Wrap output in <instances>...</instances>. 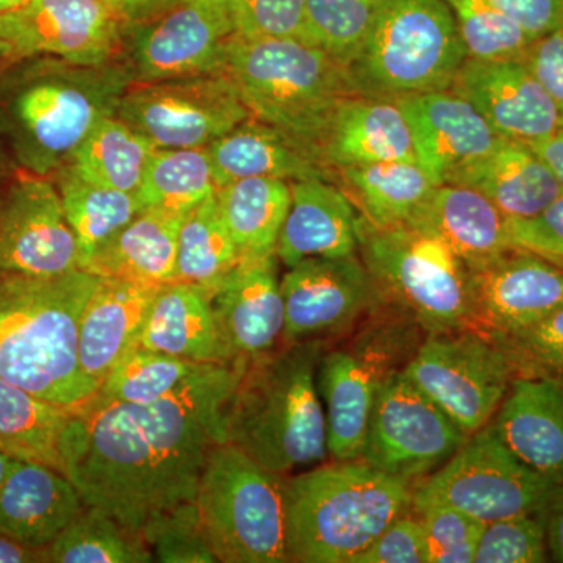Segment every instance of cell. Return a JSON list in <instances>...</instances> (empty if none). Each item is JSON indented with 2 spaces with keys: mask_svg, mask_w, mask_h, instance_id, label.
<instances>
[{
  "mask_svg": "<svg viewBox=\"0 0 563 563\" xmlns=\"http://www.w3.org/2000/svg\"><path fill=\"white\" fill-rule=\"evenodd\" d=\"M247 361L213 365L151 404L95 396L73 409L60 442L62 472L85 504L141 533L192 503Z\"/></svg>",
  "mask_w": 563,
  "mask_h": 563,
  "instance_id": "cell-1",
  "label": "cell"
},
{
  "mask_svg": "<svg viewBox=\"0 0 563 563\" xmlns=\"http://www.w3.org/2000/svg\"><path fill=\"white\" fill-rule=\"evenodd\" d=\"M0 73V135L25 173L62 172L103 118L114 117L129 85L124 62L80 65L38 55Z\"/></svg>",
  "mask_w": 563,
  "mask_h": 563,
  "instance_id": "cell-2",
  "label": "cell"
},
{
  "mask_svg": "<svg viewBox=\"0 0 563 563\" xmlns=\"http://www.w3.org/2000/svg\"><path fill=\"white\" fill-rule=\"evenodd\" d=\"M99 277L0 269V379L76 409L98 391L79 365V324Z\"/></svg>",
  "mask_w": 563,
  "mask_h": 563,
  "instance_id": "cell-3",
  "label": "cell"
},
{
  "mask_svg": "<svg viewBox=\"0 0 563 563\" xmlns=\"http://www.w3.org/2000/svg\"><path fill=\"white\" fill-rule=\"evenodd\" d=\"M321 343L285 344L284 350L247 362L225 406L224 442L282 476L329 457L317 385Z\"/></svg>",
  "mask_w": 563,
  "mask_h": 563,
  "instance_id": "cell-4",
  "label": "cell"
},
{
  "mask_svg": "<svg viewBox=\"0 0 563 563\" xmlns=\"http://www.w3.org/2000/svg\"><path fill=\"white\" fill-rule=\"evenodd\" d=\"M409 481L363 461H333L287 476L290 562L354 563L398 518L413 510Z\"/></svg>",
  "mask_w": 563,
  "mask_h": 563,
  "instance_id": "cell-5",
  "label": "cell"
},
{
  "mask_svg": "<svg viewBox=\"0 0 563 563\" xmlns=\"http://www.w3.org/2000/svg\"><path fill=\"white\" fill-rule=\"evenodd\" d=\"M224 70L251 117L290 136L322 165L332 118L357 96L347 66L299 38L232 36Z\"/></svg>",
  "mask_w": 563,
  "mask_h": 563,
  "instance_id": "cell-6",
  "label": "cell"
},
{
  "mask_svg": "<svg viewBox=\"0 0 563 563\" xmlns=\"http://www.w3.org/2000/svg\"><path fill=\"white\" fill-rule=\"evenodd\" d=\"M358 254L380 301L422 332L473 328L472 273L435 233L410 221L376 228L362 218Z\"/></svg>",
  "mask_w": 563,
  "mask_h": 563,
  "instance_id": "cell-7",
  "label": "cell"
},
{
  "mask_svg": "<svg viewBox=\"0 0 563 563\" xmlns=\"http://www.w3.org/2000/svg\"><path fill=\"white\" fill-rule=\"evenodd\" d=\"M466 58L444 0H380L368 38L347 69L357 95L395 101L450 90Z\"/></svg>",
  "mask_w": 563,
  "mask_h": 563,
  "instance_id": "cell-8",
  "label": "cell"
},
{
  "mask_svg": "<svg viewBox=\"0 0 563 563\" xmlns=\"http://www.w3.org/2000/svg\"><path fill=\"white\" fill-rule=\"evenodd\" d=\"M287 476L269 472L232 443L213 446L196 507L221 563H287Z\"/></svg>",
  "mask_w": 563,
  "mask_h": 563,
  "instance_id": "cell-9",
  "label": "cell"
},
{
  "mask_svg": "<svg viewBox=\"0 0 563 563\" xmlns=\"http://www.w3.org/2000/svg\"><path fill=\"white\" fill-rule=\"evenodd\" d=\"M372 320L347 346L322 352L318 363L317 385L333 461H361L380 385L401 372L404 357H412L418 347V325L395 307L388 317Z\"/></svg>",
  "mask_w": 563,
  "mask_h": 563,
  "instance_id": "cell-10",
  "label": "cell"
},
{
  "mask_svg": "<svg viewBox=\"0 0 563 563\" xmlns=\"http://www.w3.org/2000/svg\"><path fill=\"white\" fill-rule=\"evenodd\" d=\"M401 374L466 435L493 420L515 377L503 347L474 328L426 336Z\"/></svg>",
  "mask_w": 563,
  "mask_h": 563,
  "instance_id": "cell-11",
  "label": "cell"
},
{
  "mask_svg": "<svg viewBox=\"0 0 563 563\" xmlns=\"http://www.w3.org/2000/svg\"><path fill=\"white\" fill-rule=\"evenodd\" d=\"M503 443L490 422L413 492V507L442 504L483 521L540 514L554 488Z\"/></svg>",
  "mask_w": 563,
  "mask_h": 563,
  "instance_id": "cell-12",
  "label": "cell"
},
{
  "mask_svg": "<svg viewBox=\"0 0 563 563\" xmlns=\"http://www.w3.org/2000/svg\"><path fill=\"white\" fill-rule=\"evenodd\" d=\"M157 150L207 147L251 118L225 70L139 84L122 95L117 114Z\"/></svg>",
  "mask_w": 563,
  "mask_h": 563,
  "instance_id": "cell-13",
  "label": "cell"
},
{
  "mask_svg": "<svg viewBox=\"0 0 563 563\" xmlns=\"http://www.w3.org/2000/svg\"><path fill=\"white\" fill-rule=\"evenodd\" d=\"M468 439L435 402L396 372L377 391L361 461L412 483L442 468Z\"/></svg>",
  "mask_w": 563,
  "mask_h": 563,
  "instance_id": "cell-14",
  "label": "cell"
},
{
  "mask_svg": "<svg viewBox=\"0 0 563 563\" xmlns=\"http://www.w3.org/2000/svg\"><path fill=\"white\" fill-rule=\"evenodd\" d=\"M232 36L229 0H177L150 20L125 24L122 55L139 84L220 73Z\"/></svg>",
  "mask_w": 563,
  "mask_h": 563,
  "instance_id": "cell-15",
  "label": "cell"
},
{
  "mask_svg": "<svg viewBox=\"0 0 563 563\" xmlns=\"http://www.w3.org/2000/svg\"><path fill=\"white\" fill-rule=\"evenodd\" d=\"M124 25L102 0H27L0 13V43L11 62L49 55L101 65L122 52Z\"/></svg>",
  "mask_w": 563,
  "mask_h": 563,
  "instance_id": "cell-16",
  "label": "cell"
},
{
  "mask_svg": "<svg viewBox=\"0 0 563 563\" xmlns=\"http://www.w3.org/2000/svg\"><path fill=\"white\" fill-rule=\"evenodd\" d=\"M280 285L284 344L339 335L383 302L358 254L306 258L288 268Z\"/></svg>",
  "mask_w": 563,
  "mask_h": 563,
  "instance_id": "cell-17",
  "label": "cell"
},
{
  "mask_svg": "<svg viewBox=\"0 0 563 563\" xmlns=\"http://www.w3.org/2000/svg\"><path fill=\"white\" fill-rule=\"evenodd\" d=\"M0 269L54 277L79 272V244L60 191L47 177L25 173L0 206Z\"/></svg>",
  "mask_w": 563,
  "mask_h": 563,
  "instance_id": "cell-18",
  "label": "cell"
},
{
  "mask_svg": "<svg viewBox=\"0 0 563 563\" xmlns=\"http://www.w3.org/2000/svg\"><path fill=\"white\" fill-rule=\"evenodd\" d=\"M473 328L490 336L529 328L563 307V268L514 250L472 273Z\"/></svg>",
  "mask_w": 563,
  "mask_h": 563,
  "instance_id": "cell-19",
  "label": "cell"
},
{
  "mask_svg": "<svg viewBox=\"0 0 563 563\" xmlns=\"http://www.w3.org/2000/svg\"><path fill=\"white\" fill-rule=\"evenodd\" d=\"M450 90L472 103L501 139L539 143L563 125L523 60L466 58Z\"/></svg>",
  "mask_w": 563,
  "mask_h": 563,
  "instance_id": "cell-20",
  "label": "cell"
},
{
  "mask_svg": "<svg viewBox=\"0 0 563 563\" xmlns=\"http://www.w3.org/2000/svg\"><path fill=\"white\" fill-rule=\"evenodd\" d=\"M276 254L242 257L210 291L211 307L236 361H254L277 350L284 336V296Z\"/></svg>",
  "mask_w": 563,
  "mask_h": 563,
  "instance_id": "cell-21",
  "label": "cell"
},
{
  "mask_svg": "<svg viewBox=\"0 0 563 563\" xmlns=\"http://www.w3.org/2000/svg\"><path fill=\"white\" fill-rule=\"evenodd\" d=\"M412 132L418 165L435 185L504 140L472 103L451 90L395 99Z\"/></svg>",
  "mask_w": 563,
  "mask_h": 563,
  "instance_id": "cell-22",
  "label": "cell"
},
{
  "mask_svg": "<svg viewBox=\"0 0 563 563\" xmlns=\"http://www.w3.org/2000/svg\"><path fill=\"white\" fill-rule=\"evenodd\" d=\"M490 426L529 468L563 483V380L514 377Z\"/></svg>",
  "mask_w": 563,
  "mask_h": 563,
  "instance_id": "cell-23",
  "label": "cell"
},
{
  "mask_svg": "<svg viewBox=\"0 0 563 563\" xmlns=\"http://www.w3.org/2000/svg\"><path fill=\"white\" fill-rule=\"evenodd\" d=\"M291 203L276 255L287 268L306 258L358 254L361 213L346 192L325 179L290 181Z\"/></svg>",
  "mask_w": 563,
  "mask_h": 563,
  "instance_id": "cell-24",
  "label": "cell"
},
{
  "mask_svg": "<svg viewBox=\"0 0 563 563\" xmlns=\"http://www.w3.org/2000/svg\"><path fill=\"white\" fill-rule=\"evenodd\" d=\"M85 507L76 485L60 470L18 461L0 487V533L46 551Z\"/></svg>",
  "mask_w": 563,
  "mask_h": 563,
  "instance_id": "cell-25",
  "label": "cell"
},
{
  "mask_svg": "<svg viewBox=\"0 0 563 563\" xmlns=\"http://www.w3.org/2000/svg\"><path fill=\"white\" fill-rule=\"evenodd\" d=\"M162 285L121 279H99L79 324V365L92 384L139 344L147 314Z\"/></svg>",
  "mask_w": 563,
  "mask_h": 563,
  "instance_id": "cell-26",
  "label": "cell"
},
{
  "mask_svg": "<svg viewBox=\"0 0 563 563\" xmlns=\"http://www.w3.org/2000/svg\"><path fill=\"white\" fill-rule=\"evenodd\" d=\"M444 184L479 191L507 220L536 217L563 192L550 166L529 144L506 139L455 169Z\"/></svg>",
  "mask_w": 563,
  "mask_h": 563,
  "instance_id": "cell-27",
  "label": "cell"
},
{
  "mask_svg": "<svg viewBox=\"0 0 563 563\" xmlns=\"http://www.w3.org/2000/svg\"><path fill=\"white\" fill-rule=\"evenodd\" d=\"M321 162L335 174L347 166L417 162L401 107L391 99L352 96L332 118L322 140Z\"/></svg>",
  "mask_w": 563,
  "mask_h": 563,
  "instance_id": "cell-28",
  "label": "cell"
},
{
  "mask_svg": "<svg viewBox=\"0 0 563 563\" xmlns=\"http://www.w3.org/2000/svg\"><path fill=\"white\" fill-rule=\"evenodd\" d=\"M407 221L435 233L470 273L514 250L507 218L479 191L462 185H437Z\"/></svg>",
  "mask_w": 563,
  "mask_h": 563,
  "instance_id": "cell-29",
  "label": "cell"
},
{
  "mask_svg": "<svg viewBox=\"0 0 563 563\" xmlns=\"http://www.w3.org/2000/svg\"><path fill=\"white\" fill-rule=\"evenodd\" d=\"M139 344L206 365L236 362L222 339L210 291L184 282L158 288Z\"/></svg>",
  "mask_w": 563,
  "mask_h": 563,
  "instance_id": "cell-30",
  "label": "cell"
},
{
  "mask_svg": "<svg viewBox=\"0 0 563 563\" xmlns=\"http://www.w3.org/2000/svg\"><path fill=\"white\" fill-rule=\"evenodd\" d=\"M209 151L218 188L233 180L266 177L287 181L339 177L284 132L251 117L213 141Z\"/></svg>",
  "mask_w": 563,
  "mask_h": 563,
  "instance_id": "cell-31",
  "label": "cell"
},
{
  "mask_svg": "<svg viewBox=\"0 0 563 563\" xmlns=\"http://www.w3.org/2000/svg\"><path fill=\"white\" fill-rule=\"evenodd\" d=\"M180 214L140 211L124 229L96 252L84 272L99 279L165 285L176 280Z\"/></svg>",
  "mask_w": 563,
  "mask_h": 563,
  "instance_id": "cell-32",
  "label": "cell"
},
{
  "mask_svg": "<svg viewBox=\"0 0 563 563\" xmlns=\"http://www.w3.org/2000/svg\"><path fill=\"white\" fill-rule=\"evenodd\" d=\"M336 177L363 220L376 228L409 220L437 187L418 162L347 166Z\"/></svg>",
  "mask_w": 563,
  "mask_h": 563,
  "instance_id": "cell-33",
  "label": "cell"
},
{
  "mask_svg": "<svg viewBox=\"0 0 563 563\" xmlns=\"http://www.w3.org/2000/svg\"><path fill=\"white\" fill-rule=\"evenodd\" d=\"M218 206L242 257L276 254L291 203L290 181L251 177L218 188Z\"/></svg>",
  "mask_w": 563,
  "mask_h": 563,
  "instance_id": "cell-34",
  "label": "cell"
},
{
  "mask_svg": "<svg viewBox=\"0 0 563 563\" xmlns=\"http://www.w3.org/2000/svg\"><path fill=\"white\" fill-rule=\"evenodd\" d=\"M70 415L69 407L0 379V453L62 472L60 442Z\"/></svg>",
  "mask_w": 563,
  "mask_h": 563,
  "instance_id": "cell-35",
  "label": "cell"
},
{
  "mask_svg": "<svg viewBox=\"0 0 563 563\" xmlns=\"http://www.w3.org/2000/svg\"><path fill=\"white\" fill-rule=\"evenodd\" d=\"M157 147L118 117L103 118L70 158L81 179L113 190L139 191Z\"/></svg>",
  "mask_w": 563,
  "mask_h": 563,
  "instance_id": "cell-36",
  "label": "cell"
},
{
  "mask_svg": "<svg viewBox=\"0 0 563 563\" xmlns=\"http://www.w3.org/2000/svg\"><path fill=\"white\" fill-rule=\"evenodd\" d=\"M57 174L60 177L58 191L66 218L76 233L84 272L92 255L140 213L139 199L131 192L81 179L68 166Z\"/></svg>",
  "mask_w": 563,
  "mask_h": 563,
  "instance_id": "cell-37",
  "label": "cell"
},
{
  "mask_svg": "<svg viewBox=\"0 0 563 563\" xmlns=\"http://www.w3.org/2000/svg\"><path fill=\"white\" fill-rule=\"evenodd\" d=\"M240 262L242 254L225 228L214 192L181 221L174 282L213 291Z\"/></svg>",
  "mask_w": 563,
  "mask_h": 563,
  "instance_id": "cell-38",
  "label": "cell"
},
{
  "mask_svg": "<svg viewBox=\"0 0 563 563\" xmlns=\"http://www.w3.org/2000/svg\"><path fill=\"white\" fill-rule=\"evenodd\" d=\"M218 191L207 147L157 150L139 191L140 210L185 217Z\"/></svg>",
  "mask_w": 563,
  "mask_h": 563,
  "instance_id": "cell-39",
  "label": "cell"
},
{
  "mask_svg": "<svg viewBox=\"0 0 563 563\" xmlns=\"http://www.w3.org/2000/svg\"><path fill=\"white\" fill-rule=\"evenodd\" d=\"M154 554L141 533L125 528L109 514L87 506L46 548V562L147 563Z\"/></svg>",
  "mask_w": 563,
  "mask_h": 563,
  "instance_id": "cell-40",
  "label": "cell"
},
{
  "mask_svg": "<svg viewBox=\"0 0 563 563\" xmlns=\"http://www.w3.org/2000/svg\"><path fill=\"white\" fill-rule=\"evenodd\" d=\"M213 365L184 361L135 344L99 385L98 395L117 402L151 404L179 390Z\"/></svg>",
  "mask_w": 563,
  "mask_h": 563,
  "instance_id": "cell-41",
  "label": "cell"
},
{
  "mask_svg": "<svg viewBox=\"0 0 563 563\" xmlns=\"http://www.w3.org/2000/svg\"><path fill=\"white\" fill-rule=\"evenodd\" d=\"M379 3L380 0H306L299 40L350 66L368 38Z\"/></svg>",
  "mask_w": 563,
  "mask_h": 563,
  "instance_id": "cell-42",
  "label": "cell"
},
{
  "mask_svg": "<svg viewBox=\"0 0 563 563\" xmlns=\"http://www.w3.org/2000/svg\"><path fill=\"white\" fill-rule=\"evenodd\" d=\"M453 11L466 55L474 60H523L537 38L492 0H444Z\"/></svg>",
  "mask_w": 563,
  "mask_h": 563,
  "instance_id": "cell-43",
  "label": "cell"
},
{
  "mask_svg": "<svg viewBox=\"0 0 563 563\" xmlns=\"http://www.w3.org/2000/svg\"><path fill=\"white\" fill-rule=\"evenodd\" d=\"M492 339L506 352L515 377L563 380V307L529 328Z\"/></svg>",
  "mask_w": 563,
  "mask_h": 563,
  "instance_id": "cell-44",
  "label": "cell"
},
{
  "mask_svg": "<svg viewBox=\"0 0 563 563\" xmlns=\"http://www.w3.org/2000/svg\"><path fill=\"white\" fill-rule=\"evenodd\" d=\"M155 561L163 563H218L203 532L196 503L181 504L155 518L143 531Z\"/></svg>",
  "mask_w": 563,
  "mask_h": 563,
  "instance_id": "cell-45",
  "label": "cell"
},
{
  "mask_svg": "<svg viewBox=\"0 0 563 563\" xmlns=\"http://www.w3.org/2000/svg\"><path fill=\"white\" fill-rule=\"evenodd\" d=\"M550 562L542 512L485 523L474 563Z\"/></svg>",
  "mask_w": 563,
  "mask_h": 563,
  "instance_id": "cell-46",
  "label": "cell"
},
{
  "mask_svg": "<svg viewBox=\"0 0 563 563\" xmlns=\"http://www.w3.org/2000/svg\"><path fill=\"white\" fill-rule=\"evenodd\" d=\"M413 510L424 529L429 563H474L483 521L442 504H422Z\"/></svg>",
  "mask_w": 563,
  "mask_h": 563,
  "instance_id": "cell-47",
  "label": "cell"
},
{
  "mask_svg": "<svg viewBox=\"0 0 563 563\" xmlns=\"http://www.w3.org/2000/svg\"><path fill=\"white\" fill-rule=\"evenodd\" d=\"M233 36L301 38L306 0H229Z\"/></svg>",
  "mask_w": 563,
  "mask_h": 563,
  "instance_id": "cell-48",
  "label": "cell"
},
{
  "mask_svg": "<svg viewBox=\"0 0 563 563\" xmlns=\"http://www.w3.org/2000/svg\"><path fill=\"white\" fill-rule=\"evenodd\" d=\"M354 563H429L420 517L407 514L393 521Z\"/></svg>",
  "mask_w": 563,
  "mask_h": 563,
  "instance_id": "cell-49",
  "label": "cell"
},
{
  "mask_svg": "<svg viewBox=\"0 0 563 563\" xmlns=\"http://www.w3.org/2000/svg\"><path fill=\"white\" fill-rule=\"evenodd\" d=\"M514 247L551 262H563V192L528 220H507Z\"/></svg>",
  "mask_w": 563,
  "mask_h": 563,
  "instance_id": "cell-50",
  "label": "cell"
},
{
  "mask_svg": "<svg viewBox=\"0 0 563 563\" xmlns=\"http://www.w3.org/2000/svg\"><path fill=\"white\" fill-rule=\"evenodd\" d=\"M523 62L554 102L563 122V29L533 41Z\"/></svg>",
  "mask_w": 563,
  "mask_h": 563,
  "instance_id": "cell-51",
  "label": "cell"
},
{
  "mask_svg": "<svg viewBox=\"0 0 563 563\" xmlns=\"http://www.w3.org/2000/svg\"><path fill=\"white\" fill-rule=\"evenodd\" d=\"M533 38L563 29V0H492Z\"/></svg>",
  "mask_w": 563,
  "mask_h": 563,
  "instance_id": "cell-52",
  "label": "cell"
},
{
  "mask_svg": "<svg viewBox=\"0 0 563 563\" xmlns=\"http://www.w3.org/2000/svg\"><path fill=\"white\" fill-rule=\"evenodd\" d=\"M550 561L563 563V483L555 484L542 510Z\"/></svg>",
  "mask_w": 563,
  "mask_h": 563,
  "instance_id": "cell-53",
  "label": "cell"
},
{
  "mask_svg": "<svg viewBox=\"0 0 563 563\" xmlns=\"http://www.w3.org/2000/svg\"><path fill=\"white\" fill-rule=\"evenodd\" d=\"M124 24L150 20L177 0H102Z\"/></svg>",
  "mask_w": 563,
  "mask_h": 563,
  "instance_id": "cell-54",
  "label": "cell"
},
{
  "mask_svg": "<svg viewBox=\"0 0 563 563\" xmlns=\"http://www.w3.org/2000/svg\"><path fill=\"white\" fill-rule=\"evenodd\" d=\"M529 146L550 166L563 190V125L547 140L529 144Z\"/></svg>",
  "mask_w": 563,
  "mask_h": 563,
  "instance_id": "cell-55",
  "label": "cell"
},
{
  "mask_svg": "<svg viewBox=\"0 0 563 563\" xmlns=\"http://www.w3.org/2000/svg\"><path fill=\"white\" fill-rule=\"evenodd\" d=\"M46 562V551L31 550L0 533V563Z\"/></svg>",
  "mask_w": 563,
  "mask_h": 563,
  "instance_id": "cell-56",
  "label": "cell"
},
{
  "mask_svg": "<svg viewBox=\"0 0 563 563\" xmlns=\"http://www.w3.org/2000/svg\"><path fill=\"white\" fill-rule=\"evenodd\" d=\"M16 459L10 457V455L0 453V487H2L3 483H5L7 477L13 470L14 463H16Z\"/></svg>",
  "mask_w": 563,
  "mask_h": 563,
  "instance_id": "cell-57",
  "label": "cell"
},
{
  "mask_svg": "<svg viewBox=\"0 0 563 563\" xmlns=\"http://www.w3.org/2000/svg\"><path fill=\"white\" fill-rule=\"evenodd\" d=\"M25 2H27V0H0V13L20 9Z\"/></svg>",
  "mask_w": 563,
  "mask_h": 563,
  "instance_id": "cell-58",
  "label": "cell"
},
{
  "mask_svg": "<svg viewBox=\"0 0 563 563\" xmlns=\"http://www.w3.org/2000/svg\"><path fill=\"white\" fill-rule=\"evenodd\" d=\"M10 49L5 46V44L0 43V65H7L10 63Z\"/></svg>",
  "mask_w": 563,
  "mask_h": 563,
  "instance_id": "cell-59",
  "label": "cell"
},
{
  "mask_svg": "<svg viewBox=\"0 0 563 563\" xmlns=\"http://www.w3.org/2000/svg\"><path fill=\"white\" fill-rule=\"evenodd\" d=\"M553 263H555V265L562 266V268H563V262H553Z\"/></svg>",
  "mask_w": 563,
  "mask_h": 563,
  "instance_id": "cell-60",
  "label": "cell"
}]
</instances>
